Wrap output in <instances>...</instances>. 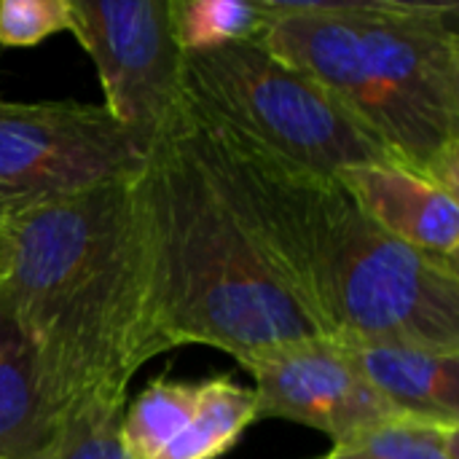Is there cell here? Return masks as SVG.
<instances>
[{
  "instance_id": "16",
  "label": "cell",
  "mask_w": 459,
  "mask_h": 459,
  "mask_svg": "<svg viewBox=\"0 0 459 459\" xmlns=\"http://www.w3.org/2000/svg\"><path fill=\"white\" fill-rule=\"evenodd\" d=\"M70 32V0H0V46L32 48L48 35Z\"/></svg>"
},
{
  "instance_id": "17",
  "label": "cell",
  "mask_w": 459,
  "mask_h": 459,
  "mask_svg": "<svg viewBox=\"0 0 459 459\" xmlns=\"http://www.w3.org/2000/svg\"><path fill=\"white\" fill-rule=\"evenodd\" d=\"M5 264H8V237H5V218H0V280L5 274Z\"/></svg>"
},
{
  "instance_id": "18",
  "label": "cell",
  "mask_w": 459,
  "mask_h": 459,
  "mask_svg": "<svg viewBox=\"0 0 459 459\" xmlns=\"http://www.w3.org/2000/svg\"><path fill=\"white\" fill-rule=\"evenodd\" d=\"M0 459H3V457H0Z\"/></svg>"
},
{
  "instance_id": "12",
  "label": "cell",
  "mask_w": 459,
  "mask_h": 459,
  "mask_svg": "<svg viewBox=\"0 0 459 459\" xmlns=\"http://www.w3.org/2000/svg\"><path fill=\"white\" fill-rule=\"evenodd\" d=\"M35 350L0 304V457L38 459L56 433Z\"/></svg>"
},
{
  "instance_id": "3",
  "label": "cell",
  "mask_w": 459,
  "mask_h": 459,
  "mask_svg": "<svg viewBox=\"0 0 459 459\" xmlns=\"http://www.w3.org/2000/svg\"><path fill=\"white\" fill-rule=\"evenodd\" d=\"M258 40L315 78L409 172L459 194V5L269 0Z\"/></svg>"
},
{
  "instance_id": "14",
  "label": "cell",
  "mask_w": 459,
  "mask_h": 459,
  "mask_svg": "<svg viewBox=\"0 0 459 459\" xmlns=\"http://www.w3.org/2000/svg\"><path fill=\"white\" fill-rule=\"evenodd\" d=\"M320 459H459V428L417 417H393L333 444Z\"/></svg>"
},
{
  "instance_id": "6",
  "label": "cell",
  "mask_w": 459,
  "mask_h": 459,
  "mask_svg": "<svg viewBox=\"0 0 459 459\" xmlns=\"http://www.w3.org/2000/svg\"><path fill=\"white\" fill-rule=\"evenodd\" d=\"M140 145L102 108L0 100V218L137 178Z\"/></svg>"
},
{
  "instance_id": "7",
  "label": "cell",
  "mask_w": 459,
  "mask_h": 459,
  "mask_svg": "<svg viewBox=\"0 0 459 459\" xmlns=\"http://www.w3.org/2000/svg\"><path fill=\"white\" fill-rule=\"evenodd\" d=\"M70 32L97 67L102 108L151 156L183 108L172 0H70Z\"/></svg>"
},
{
  "instance_id": "11",
  "label": "cell",
  "mask_w": 459,
  "mask_h": 459,
  "mask_svg": "<svg viewBox=\"0 0 459 459\" xmlns=\"http://www.w3.org/2000/svg\"><path fill=\"white\" fill-rule=\"evenodd\" d=\"M333 342L398 414L459 428V352L406 342Z\"/></svg>"
},
{
  "instance_id": "10",
  "label": "cell",
  "mask_w": 459,
  "mask_h": 459,
  "mask_svg": "<svg viewBox=\"0 0 459 459\" xmlns=\"http://www.w3.org/2000/svg\"><path fill=\"white\" fill-rule=\"evenodd\" d=\"M333 178L387 237L425 255L459 261L457 194L398 164H358Z\"/></svg>"
},
{
  "instance_id": "13",
  "label": "cell",
  "mask_w": 459,
  "mask_h": 459,
  "mask_svg": "<svg viewBox=\"0 0 459 459\" xmlns=\"http://www.w3.org/2000/svg\"><path fill=\"white\" fill-rule=\"evenodd\" d=\"M269 22V0H172V27L183 54L261 40Z\"/></svg>"
},
{
  "instance_id": "1",
  "label": "cell",
  "mask_w": 459,
  "mask_h": 459,
  "mask_svg": "<svg viewBox=\"0 0 459 459\" xmlns=\"http://www.w3.org/2000/svg\"><path fill=\"white\" fill-rule=\"evenodd\" d=\"M328 339L459 352V261L377 229L336 178L307 172L191 105L169 126Z\"/></svg>"
},
{
  "instance_id": "15",
  "label": "cell",
  "mask_w": 459,
  "mask_h": 459,
  "mask_svg": "<svg viewBox=\"0 0 459 459\" xmlns=\"http://www.w3.org/2000/svg\"><path fill=\"white\" fill-rule=\"evenodd\" d=\"M126 401L97 398L70 409L38 459H132L124 438H121V420H124Z\"/></svg>"
},
{
  "instance_id": "8",
  "label": "cell",
  "mask_w": 459,
  "mask_h": 459,
  "mask_svg": "<svg viewBox=\"0 0 459 459\" xmlns=\"http://www.w3.org/2000/svg\"><path fill=\"white\" fill-rule=\"evenodd\" d=\"M242 368L253 377L255 420L307 425L333 444L398 414L328 339H304L250 358Z\"/></svg>"
},
{
  "instance_id": "4",
  "label": "cell",
  "mask_w": 459,
  "mask_h": 459,
  "mask_svg": "<svg viewBox=\"0 0 459 459\" xmlns=\"http://www.w3.org/2000/svg\"><path fill=\"white\" fill-rule=\"evenodd\" d=\"M143 180L172 350L202 344L242 366L269 350L323 336L172 129L153 145Z\"/></svg>"
},
{
  "instance_id": "5",
  "label": "cell",
  "mask_w": 459,
  "mask_h": 459,
  "mask_svg": "<svg viewBox=\"0 0 459 459\" xmlns=\"http://www.w3.org/2000/svg\"><path fill=\"white\" fill-rule=\"evenodd\" d=\"M183 100L210 121L315 175L395 164L339 100L258 40L183 54Z\"/></svg>"
},
{
  "instance_id": "2",
  "label": "cell",
  "mask_w": 459,
  "mask_h": 459,
  "mask_svg": "<svg viewBox=\"0 0 459 459\" xmlns=\"http://www.w3.org/2000/svg\"><path fill=\"white\" fill-rule=\"evenodd\" d=\"M143 172L5 218L0 304L30 339L59 420L86 401H126L132 377L172 350Z\"/></svg>"
},
{
  "instance_id": "9",
  "label": "cell",
  "mask_w": 459,
  "mask_h": 459,
  "mask_svg": "<svg viewBox=\"0 0 459 459\" xmlns=\"http://www.w3.org/2000/svg\"><path fill=\"white\" fill-rule=\"evenodd\" d=\"M255 422V393L231 377L151 382L124 409L121 438L132 459H215Z\"/></svg>"
}]
</instances>
